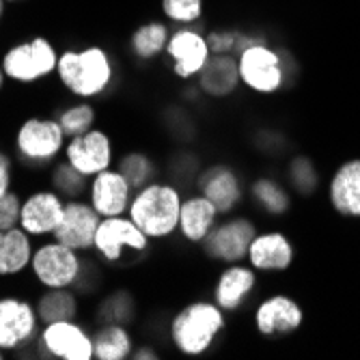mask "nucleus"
<instances>
[{
    "mask_svg": "<svg viewBox=\"0 0 360 360\" xmlns=\"http://www.w3.org/2000/svg\"><path fill=\"white\" fill-rule=\"evenodd\" d=\"M5 15H7V3H5V0H0V28H3Z\"/></svg>",
    "mask_w": 360,
    "mask_h": 360,
    "instance_id": "40",
    "label": "nucleus"
},
{
    "mask_svg": "<svg viewBox=\"0 0 360 360\" xmlns=\"http://www.w3.org/2000/svg\"><path fill=\"white\" fill-rule=\"evenodd\" d=\"M7 84H9V80H7V76H5V70H3V65H0V95L5 93Z\"/></svg>",
    "mask_w": 360,
    "mask_h": 360,
    "instance_id": "39",
    "label": "nucleus"
},
{
    "mask_svg": "<svg viewBox=\"0 0 360 360\" xmlns=\"http://www.w3.org/2000/svg\"><path fill=\"white\" fill-rule=\"evenodd\" d=\"M132 196H134L132 184L123 177V173L117 167L97 173L89 181L86 201L95 207V212L102 218L127 214Z\"/></svg>",
    "mask_w": 360,
    "mask_h": 360,
    "instance_id": "19",
    "label": "nucleus"
},
{
    "mask_svg": "<svg viewBox=\"0 0 360 360\" xmlns=\"http://www.w3.org/2000/svg\"><path fill=\"white\" fill-rule=\"evenodd\" d=\"M259 276L261 274L252 266H248L246 261L220 266L210 289V298L229 317H236L244 313L248 304L252 302L255 293L259 291V285H261Z\"/></svg>",
    "mask_w": 360,
    "mask_h": 360,
    "instance_id": "13",
    "label": "nucleus"
},
{
    "mask_svg": "<svg viewBox=\"0 0 360 360\" xmlns=\"http://www.w3.org/2000/svg\"><path fill=\"white\" fill-rule=\"evenodd\" d=\"M229 328V315L212 298H192L167 321L169 345L186 358L212 354Z\"/></svg>",
    "mask_w": 360,
    "mask_h": 360,
    "instance_id": "1",
    "label": "nucleus"
},
{
    "mask_svg": "<svg viewBox=\"0 0 360 360\" xmlns=\"http://www.w3.org/2000/svg\"><path fill=\"white\" fill-rule=\"evenodd\" d=\"M35 238L22 226L0 229V281H18L28 276Z\"/></svg>",
    "mask_w": 360,
    "mask_h": 360,
    "instance_id": "23",
    "label": "nucleus"
},
{
    "mask_svg": "<svg viewBox=\"0 0 360 360\" xmlns=\"http://www.w3.org/2000/svg\"><path fill=\"white\" fill-rule=\"evenodd\" d=\"M201 97L212 102L231 100L242 89L240 63L236 54H212L205 70L192 82Z\"/></svg>",
    "mask_w": 360,
    "mask_h": 360,
    "instance_id": "22",
    "label": "nucleus"
},
{
    "mask_svg": "<svg viewBox=\"0 0 360 360\" xmlns=\"http://www.w3.org/2000/svg\"><path fill=\"white\" fill-rule=\"evenodd\" d=\"M319 179L315 173V167L311 165V160L307 158H296L289 165V186L293 190H298L300 194H311L317 188Z\"/></svg>",
    "mask_w": 360,
    "mask_h": 360,
    "instance_id": "34",
    "label": "nucleus"
},
{
    "mask_svg": "<svg viewBox=\"0 0 360 360\" xmlns=\"http://www.w3.org/2000/svg\"><path fill=\"white\" fill-rule=\"evenodd\" d=\"M248 203L259 214L281 218L291 207V196L278 179L270 175H259L248 181Z\"/></svg>",
    "mask_w": 360,
    "mask_h": 360,
    "instance_id": "28",
    "label": "nucleus"
},
{
    "mask_svg": "<svg viewBox=\"0 0 360 360\" xmlns=\"http://www.w3.org/2000/svg\"><path fill=\"white\" fill-rule=\"evenodd\" d=\"M65 145L68 136L52 115H30L15 125L9 151L15 158L18 169H24L35 177H46L50 167L63 158Z\"/></svg>",
    "mask_w": 360,
    "mask_h": 360,
    "instance_id": "4",
    "label": "nucleus"
},
{
    "mask_svg": "<svg viewBox=\"0 0 360 360\" xmlns=\"http://www.w3.org/2000/svg\"><path fill=\"white\" fill-rule=\"evenodd\" d=\"M242 89L255 95H274L285 84V65L270 44H257L238 54Z\"/></svg>",
    "mask_w": 360,
    "mask_h": 360,
    "instance_id": "14",
    "label": "nucleus"
},
{
    "mask_svg": "<svg viewBox=\"0 0 360 360\" xmlns=\"http://www.w3.org/2000/svg\"><path fill=\"white\" fill-rule=\"evenodd\" d=\"M115 167L123 173V177L132 184L134 190L147 186L149 181L162 177L158 160L145 149H125L117 155Z\"/></svg>",
    "mask_w": 360,
    "mask_h": 360,
    "instance_id": "31",
    "label": "nucleus"
},
{
    "mask_svg": "<svg viewBox=\"0 0 360 360\" xmlns=\"http://www.w3.org/2000/svg\"><path fill=\"white\" fill-rule=\"evenodd\" d=\"M32 302H35L41 323L80 319V313H82V296L74 287L39 289L35 293V298H32Z\"/></svg>",
    "mask_w": 360,
    "mask_h": 360,
    "instance_id": "27",
    "label": "nucleus"
},
{
    "mask_svg": "<svg viewBox=\"0 0 360 360\" xmlns=\"http://www.w3.org/2000/svg\"><path fill=\"white\" fill-rule=\"evenodd\" d=\"M5 358H7V354H5L3 349H0V360H5Z\"/></svg>",
    "mask_w": 360,
    "mask_h": 360,
    "instance_id": "43",
    "label": "nucleus"
},
{
    "mask_svg": "<svg viewBox=\"0 0 360 360\" xmlns=\"http://www.w3.org/2000/svg\"><path fill=\"white\" fill-rule=\"evenodd\" d=\"M9 155H13V153L9 151V147H3V145H0V160H5V158H9Z\"/></svg>",
    "mask_w": 360,
    "mask_h": 360,
    "instance_id": "41",
    "label": "nucleus"
},
{
    "mask_svg": "<svg viewBox=\"0 0 360 360\" xmlns=\"http://www.w3.org/2000/svg\"><path fill=\"white\" fill-rule=\"evenodd\" d=\"M192 188L205 194L216 205L220 216L236 214L248 203V181L231 162H210L196 171Z\"/></svg>",
    "mask_w": 360,
    "mask_h": 360,
    "instance_id": "10",
    "label": "nucleus"
},
{
    "mask_svg": "<svg viewBox=\"0 0 360 360\" xmlns=\"http://www.w3.org/2000/svg\"><path fill=\"white\" fill-rule=\"evenodd\" d=\"M58 54L60 52L48 37L35 35L11 44L0 54V65H3L9 84L32 89L56 76Z\"/></svg>",
    "mask_w": 360,
    "mask_h": 360,
    "instance_id": "5",
    "label": "nucleus"
},
{
    "mask_svg": "<svg viewBox=\"0 0 360 360\" xmlns=\"http://www.w3.org/2000/svg\"><path fill=\"white\" fill-rule=\"evenodd\" d=\"M117 147L115 139L108 134V129L104 127H93L86 134L68 139L63 151V160L82 173L84 177H95L97 173H102L106 169H112L117 162Z\"/></svg>",
    "mask_w": 360,
    "mask_h": 360,
    "instance_id": "15",
    "label": "nucleus"
},
{
    "mask_svg": "<svg viewBox=\"0 0 360 360\" xmlns=\"http://www.w3.org/2000/svg\"><path fill=\"white\" fill-rule=\"evenodd\" d=\"M65 203L68 201L50 186H37L24 192L20 226L35 240L52 238L63 218Z\"/></svg>",
    "mask_w": 360,
    "mask_h": 360,
    "instance_id": "16",
    "label": "nucleus"
},
{
    "mask_svg": "<svg viewBox=\"0 0 360 360\" xmlns=\"http://www.w3.org/2000/svg\"><path fill=\"white\" fill-rule=\"evenodd\" d=\"M171 24L162 18H151L143 24H139L132 32H129L127 39V50L132 54L134 60L139 63H151L165 56L167 44L171 39Z\"/></svg>",
    "mask_w": 360,
    "mask_h": 360,
    "instance_id": "24",
    "label": "nucleus"
},
{
    "mask_svg": "<svg viewBox=\"0 0 360 360\" xmlns=\"http://www.w3.org/2000/svg\"><path fill=\"white\" fill-rule=\"evenodd\" d=\"M58 86L74 100L97 102L106 97L117 82V65L104 46L65 48L56 65Z\"/></svg>",
    "mask_w": 360,
    "mask_h": 360,
    "instance_id": "2",
    "label": "nucleus"
},
{
    "mask_svg": "<svg viewBox=\"0 0 360 360\" xmlns=\"http://www.w3.org/2000/svg\"><path fill=\"white\" fill-rule=\"evenodd\" d=\"M240 26H216L207 30V44L212 54H236L238 56Z\"/></svg>",
    "mask_w": 360,
    "mask_h": 360,
    "instance_id": "35",
    "label": "nucleus"
},
{
    "mask_svg": "<svg viewBox=\"0 0 360 360\" xmlns=\"http://www.w3.org/2000/svg\"><path fill=\"white\" fill-rule=\"evenodd\" d=\"M330 203L345 218H360V160H349L330 179Z\"/></svg>",
    "mask_w": 360,
    "mask_h": 360,
    "instance_id": "26",
    "label": "nucleus"
},
{
    "mask_svg": "<svg viewBox=\"0 0 360 360\" xmlns=\"http://www.w3.org/2000/svg\"><path fill=\"white\" fill-rule=\"evenodd\" d=\"M41 330L32 298L22 293H0V349L5 354L35 352Z\"/></svg>",
    "mask_w": 360,
    "mask_h": 360,
    "instance_id": "9",
    "label": "nucleus"
},
{
    "mask_svg": "<svg viewBox=\"0 0 360 360\" xmlns=\"http://www.w3.org/2000/svg\"><path fill=\"white\" fill-rule=\"evenodd\" d=\"M15 173H18V165L13 155L0 160V196L15 188Z\"/></svg>",
    "mask_w": 360,
    "mask_h": 360,
    "instance_id": "37",
    "label": "nucleus"
},
{
    "mask_svg": "<svg viewBox=\"0 0 360 360\" xmlns=\"http://www.w3.org/2000/svg\"><path fill=\"white\" fill-rule=\"evenodd\" d=\"M32 354L50 360H95L91 326L80 319L41 323Z\"/></svg>",
    "mask_w": 360,
    "mask_h": 360,
    "instance_id": "11",
    "label": "nucleus"
},
{
    "mask_svg": "<svg viewBox=\"0 0 360 360\" xmlns=\"http://www.w3.org/2000/svg\"><path fill=\"white\" fill-rule=\"evenodd\" d=\"M186 190L167 177H158L134 190L127 216L132 218L153 244H165L177 238L179 212Z\"/></svg>",
    "mask_w": 360,
    "mask_h": 360,
    "instance_id": "3",
    "label": "nucleus"
},
{
    "mask_svg": "<svg viewBox=\"0 0 360 360\" xmlns=\"http://www.w3.org/2000/svg\"><path fill=\"white\" fill-rule=\"evenodd\" d=\"M153 242L143 229L129 218L123 216H110L102 218L100 226H97L95 242H93V257L106 266H119L127 261V255L143 257L151 250Z\"/></svg>",
    "mask_w": 360,
    "mask_h": 360,
    "instance_id": "8",
    "label": "nucleus"
},
{
    "mask_svg": "<svg viewBox=\"0 0 360 360\" xmlns=\"http://www.w3.org/2000/svg\"><path fill=\"white\" fill-rule=\"evenodd\" d=\"M259 233V222L246 214V212H236L222 216L212 233L205 238V242L199 246L201 255L214 266H229V264H240L246 261L250 242Z\"/></svg>",
    "mask_w": 360,
    "mask_h": 360,
    "instance_id": "7",
    "label": "nucleus"
},
{
    "mask_svg": "<svg viewBox=\"0 0 360 360\" xmlns=\"http://www.w3.org/2000/svg\"><path fill=\"white\" fill-rule=\"evenodd\" d=\"M86 252H80L54 238L37 240L30 259L28 278L39 289L76 287L86 268Z\"/></svg>",
    "mask_w": 360,
    "mask_h": 360,
    "instance_id": "6",
    "label": "nucleus"
},
{
    "mask_svg": "<svg viewBox=\"0 0 360 360\" xmlns=\"http://www.w3.org/2000/svg\"><path fill=\"white\" fill-rule=\"evenodd\" d=\"M293 257H296V250L287 233L278 229H266V231L259 229V233L250 242L246 264L259 274H283L291 268Z\"/></svg>",
    "mask_w": 360,
    "mask_h": 360,
    "instance_id": "21",
    "label": "nucleus"
},
{
    "mask_svg": "<svg viewBox=\"0 0 360 360\" xmlns=\"http://www.w3.org/2000/svg\"><path fill=\"white\" fill-rule=\"evenodd\" d=\"M139 319V304L134 293L129 289L117 287L108 293H104L102 300L95 307V323H125V326H134Z\"/></svg>",
    "mask_w": 360,
    "mask_h": 360,
    "instance_id": "29",
    "label": "nucleus"
},
{
    "mask_svg": "<svg viewBox=\"0 0 360 360\" xmlns=\"http://www.w3.org/2000/svg\"><path fill=\"white\" fill-rule=\"evenodd\" d=\"M46 184L56 190L65 201H74V199H86L89 192V177H84L82 173H78L70 162H65L63 158L56 162V165L50 167V171L46 173Z\"/></svg>",
    "mask_w": 360,
    "mask_h": 360,
    "instance_id": "32",
    "label": "nucleus"
},
{
    "mask_svg": "<svg viewBox=\"0 0 360 360\" xmlns=\"http://www.w3.org/2000/svg\"><path fill=\"white\" fill-rule=\"evenodd\" d=\"M7 5H15V3H20V0H5Z\"/></svg>",
    "mask_w": 360,
    "mask_h": 360,
    "instance_id": "42",
    "label": "nucleus"
},
{
    "mask_svg": "<svg viewBox=\"0 0 360 360\" xmlns=\"http://www.w3.org/2000/svg\"><path fill=\"white\" fill-rule=\"evenodd\" d=\"M250 317L257 335L285 337L300 328L304 321V311L296 300L285 296V293H272V296L252 302Z\"/></svg>",
    "mask_w": 360,
    "mask_h": 360,
    "instance_id": "17",
    "label": "nucleus"
},
{
    "mask_svg": "<svg viewBox=\"0 0 360 360\" xmlns=\"http://www.w3.org/2000/svg\"><path fill=\"white\" fill-rule=\"evenodd\" d=\"M160 11L171 26H196L205 18V0H160Z\"/></svg>",
    "mask_w": 360,
    "mask_h": 360,
    "instance_id": "33",
    "label": "nucleus"
},
{
    "mask_svg": "<svg viewBox=\"0 0 360 360\" xmlns=\"http://www.w3.org/2000/svg\"><path fill=\"white\" fill-rule=\"evenodd\" d=\"M52 117L58 121L63 132L68 139L86 134L89 129L97 127V119H100V110H97L95 102L89 100H72L68 104L58 106Z\"/></svg>",
    "mask_w": 360,
    "mask_h": 360,
    "instance_id": "30",
    "label": "nucleus"
},
{
    "mask_svg": "<svg viewBox=\"0 0 360 360\" xmlns=\"http://www.w3.org/2000/svg\"><path fill=\"white\" fill-rule=\"evenodd\" d=\"M91 330L95 360H132V352L136 347L132 326L106 321L95 323Z\"/></svg>",
    "mask_w": 360,
    "mask_h": 360,
    "instance_id": "25",
    "label": "nucleus"
},
{
    "mask_svg": "<svg viewBox=\"0 0 360 360\" xmlns=\"http://www.w3.org/2000/svg\"><path fill=\"white\" fill-rule=\"evenodd\" d=\"M162 352L153 343H141L132 352V360H160Z\"/></svg>",
    "mask_w": 360,
    "mask_h": 360,
    "instance_id": "38",
    "label": "nucleus"
},
{
    "mask_svg": "<svg viewBox=\"0 0 360 360\" xmlns=\"http://www.w3.org/2000/svg\"><path fill=\"white\" fill-rule=\"evenodd\" d=\"M22 199H24V192H20L18 188H13L7 194L0 196V229L20 226Z\"/></svg>",
    "mask_w": 360,
    "mask_h": 360,
    "instance_id": "36",
    "label": "nucleus"
},
{
    "mask_svg": "<svg viewBox=\"0 0 360 360\" xmlns=\"http://www.w3.org/2000/svg\"><path fill=\"white\" fill-rule=\"evenodd\" d=\"M220 218H222L220 212L205 194H201L194 188L186 190L184 201H181V212H179L177 238L186 246L199 248Z\"/></svg>",
    "mask_w": 360,
    "mask_h": 360,
    "instance_id": "20",
    "label": "nucleus"
},
{
    "mask_svg": "<svg viewBox=\"0 0 360 360\" xmlns=\"http://www.w3.org/2000/svg\"><path fill=\"white\" fill-rule=\"evenodd\" d=\"M165 58L169 60L171 74L181 82H194L212 58L207 44V30L196 26H175L167 44Z\"/></svg>",
    "mask_w": 360,
    "mask_h": 360,
    "instance_id": "12",
    "label": "nucleus"
},
{
    "mask_svg": "<svg viewBox=\"0 0 360 360\" xmlns=\"http://www.w3.org/2000/svg\"><path fill=\"white\" fill-rule=\"evenodd\" d=\"M100 222L102 216L95 212V207L86 199H74L65 203L63 218L52 238L89 255L93 250V242Z\"/></svg>",
    "mask_w": 360,
    "mask_h": 360,
    "instance_id": "18",
    "label": "nucleus"
}]
</instances>
